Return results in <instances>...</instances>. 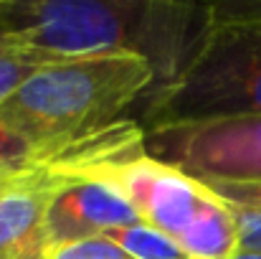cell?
Listing matches in <instances>:
<instances>
[{"instance_id":"cell-1","label":"cell","mask_w":261,"mask_h":259,"mask_svg":"<svg viewBox=\"0 0 261 259\" xmlns=\"http://www.w3.org/2000/svg\"><path fill=\"white\" fill-rule=\"evenodd\" d=\"M200 10L175 0H0V41L59 61L135 54L158 86L180 69Z\"/></svg>"},{"instance_id":"cell-2","label":"cell","mask_w":261,"mask_h":259,"mask_svg":"<svg viewBox=\"0 0 261 259\" xmlns=\"http://www.w3.org/2000/svg\"><path fill=\"white\" fill-rule=\"evenodd\" d=\"M244 117H261V0L208 3L175 77L142 99L140 127Z\"/></svg>"},{"instance_id":"cell-3","label":"cell","mask_w":261,"mask_h":259,"mask_svg":"<svg viewBox=\"0 0 261 259\" xmlns=\"http://www.w3.org/2000/svg\"><path fill=\"white\" fill-rule=\"evenodd\" d=\"M152 86V64L135 54L64 59L13 91L0 104V122L36 145L71 150L122 122Z\"/></svg>"},{"instance_id":"cell-4","label":"cell","mask_w":261,"mask_h":259,"mask_svg":"<svg viewBox=\"0 0 261 259\" xmlns=\"http://www.w3.org/2000/svg\"><path fill=\"white\" fill-rule=\"evenodd\" d=\"M56 173L99 180L114 188L137 211L142 224L168 234L175 242H180L190 224L218 198L203 180L147 155L142 137L96 158L76 160Z\"/></svg>"},{"instance_id":"cell-5","label":"cell","mask_w":261,"mask_h":259,"mask_svg":"<svg viewBox=\"0 0 261 259\" xmlns=\"http://www.w3.org/2000/svg\"><path fill=\"white\" fill-rule=\"evenodd\" d=\"M147 155L198 180H261V117L142 130Z\"/></svg>"},{"instance_id":"cell-6","label":"cell","mask_w":261,"mask_h":259,"mask_svg":"<svg viewBox=\"0 0 261 259\" xmlns=\"http://www.w3.org/2000/svg\"><path fill=\"white\" fill-rule=\"evenodd\" d=\"M142 224L137 211L109 185L89 178H64L46 208V239L51 247L89 237H104L122 226Z\"/></svg>"},{"instance_id":"cell-7","label":"cell","mask_w":261,"mask_h":259,"mask_svg":"<svg viewBox=\"0 0 261 259\" xmlns=\"http://www.w3.org/2000/svg\"><path fill=\"white\" fill-rule=\"evenodd\" d=\"M66 175L36 173L0 196V259H46V208Z\"/></svg>"},{"instance_id":"cell-8","label":"cell","mask_w":261,"mask_h":259,"mask_svg":"<svg viewBox=\"0 0 261 259\" xmlns=\"http://www.w3.org/2000/svg\"><path fill=\"white\" fill-rule=\"evenodd\" d=\"M135 127V120H122L107 132L82 140L71 150H56L31 143L28 137L18 135L8 125L0 122V178H18V175H36L51 168H66L82 158H91L117 143H122Z\"/></svg>"},{"instance_id":"cell-9","label":"cell","mask_w":261,"mask_h":259,"mask_svg":"<svg viewBox=\"0 0 261 259\" xmlns=\"http://www.w3.org/2000/svg\"><path fill=\"white\" fill-rule=\"evenodd\" d=\"M114 244H119L129 257L135 259H188V254L180 249V244L170 239L168 234L147 226V224H135V226H122L109 234H104Z\"/></svg>"},{"instance_id":"cell-10","label":"cell","mask_w":261,"mask_h":259,"mask_svg":"<svg viewBox=\"0 0 261 259\" xmlns=\"http://www.w3.org/2000/svg\"><path fill=\"white\" fill-rule=\"evenodd\" d=\"M59 59H51L46 54L38 51H28V49H0V104L18 91L33 74H38L43 66L54 64Z\"/></svg>"},{"instance_id":"cell-11","label":"cell","mask_w":261,"mask_h":259,"mask_svg":"<svg viewBox=\"0 0 261 259\" xmlns=\"http://www.w3.org/2000/svg\"><path fill=\"white\" fill-rule=\"evenodd\" d=\"M46 259H135L129 257L119 244L107 237H89L76 242H64L48 249Z\"/></svg>"},{"instance_id":"cell-12","label":"cell","mask_w":261,"mask_h":259,"mask_svg":"<svg viewBox=\"0 0 261 259\" xmlns=\"http://www.w3.org/2000/svg\"><path fill=\"white\" fill-rule=\"evenodd\" d=\"M203 183L231 208L261 214V180H203Z\"/></svg>"},{"instance_id":"cell-13","label":"cell","mask_w":261,"mask_h":259,"mask_svg":"<svg viewBox=\"0 0 261 259\" xmlns=\"http://www.w3.org/2000/svg\"><path fill=\"white\" fill-rule=\"evenodd\" d=\"M239 231H241V252L249 254H261V214H249V211H236Z\"/></svg>"},{"instance_id":"cell-14","label":"cell","mask_w":261,"mask_h":259,"mask_svg":"<svg viewBox=\"0 0 261 259\" xmlns=\"http://www.w3.org/2000/svg\"><path fill=\"white\" fill-rule=\"evenodd\" d=\"M25 178H31V175H18V178H0V196H5L10 188H15L20 180H25Z\"/></svg>"},{"instance_id":"cell-15","label":"cell","mask_w":261,"mask_h":259,"mask_svg":"<svg viewBox=\"0 0 261 259\" xmlns=\"http://www.w3.org/2000/svg\"><path fill=\"white\" fill-rule=\"evenodd\" d=\"M236 259H261V254H249V252H241Z\"/></svg>"},{"instance_id":"cell-16","label":"cell","mask_w":261,"mask_h":259,"mask_svg":"<svg viewBox=\"0 0 261 259\" xmlns=\"http://www.w3.org/2000/svg\"><path fill=\"white\" fill-rule=\"evenodd\" d=\"M0 49H8V46H5V43H3V41H0Z\"/></svg>"}]
</instances>
